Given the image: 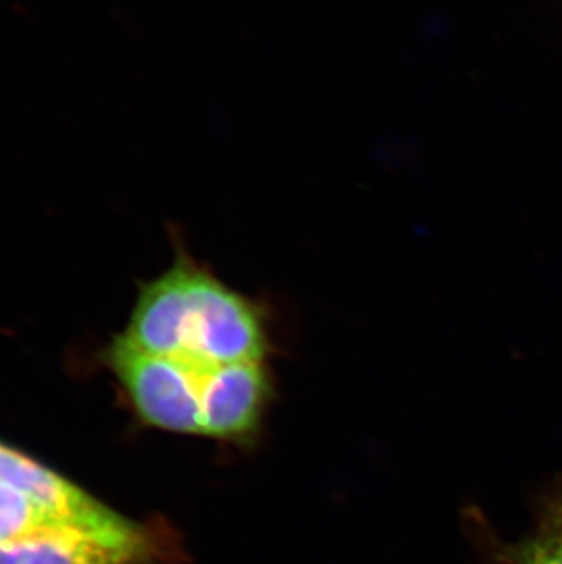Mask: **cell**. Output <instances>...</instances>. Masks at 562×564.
<instances>
[{"instance_id":"cell-7","label":"cell","mask_w":562,"mask_h":564,"mask_svg":"<svg viewBox=\"0 0 562 564\" xmlns=\"http://www.w3.org/2000/svg\"><path fill=\"white\" fill-rule=\"evenodd\" d=\"M509 564H562V501L548 506L539 527L509 554Z\"/></svg>"},{"instance_id":"cell-6","label":"cell","mask_w":562,"mask_h":564,"mask_svg":"<svg viewBox=\"0 0 562 564\" xmlns=\"http://www.w3.org/2000/svg\"><path fill=\"white\" fill-rule=\"evenodd\" d=\"M79 528L52 516L21 491L0 482V544L15 543L39 533Z\"/></svg>"},{"instance_id":"cell-5","label":"cell","mask_w":562,"mask_h":564,"mask_svg":"<svg viewBox=\"0 0 562 564\" xmlns=\"http://www.w3.org/2000/svg\"><path fill=\"white\" fill-rule=\"evenodd\" d=\"M0 482L15 488L43 510L74 527L117 530L132 524L96 497L4 444H0Z\"/></svg>"},{"instance_id":"cell-1","label":"cell","mask_w":562,"mask_h":564,"mask_svg":"<svg viewBox=\"0 0 562 564\" xmlns=\"http://www.w3.org/2000/svg\"><path fill=\"white\" fill-rule=\"evenodd\" d=\"M122 335L143 351L202 369L266 362L269 352L258 307L188 258L141 289Z\"/></svg>"},{"instance_id":"cell-2","label":"cell","mask_w":562,"mask_h":564,"mask_svg":"<svg viewBox=\"0 0 562 564\" xmlns=\"http://www.w3.org/2000/svg\"><path fill=\"white\" fill-rule=\"evenodd\" d=\"M107 360L147 424L183 435H203L202 368L143 351L125 335L108 347Z\"/></svg>"},{"instance_id":"cell-4","label":"cell","mask_w":562,"mask_h":564,"mask_svg":"<svg viewBox=\"0 0 562 564\" xmlns=\"http://www.w3.org/2000/svg\"><path fill=\"white\" fill-rule=\"evenodd\" d=\"M271 397L266 362H239L203 369V435L244 441L258 432Z\"/></svg>"},{"instance_id":"cell-3","label":"cell","mask_w":562,"mask_h":564,"mask_svg":"<svg viewBox=\"0 0 562 564\" xmlns=\"http://www.w3.org/2000/svg\"><path fill=\"white\" fill-rule=\"evenodd\" d=\"M154 530L64 528L0 544V564H154L165 554Z\"/></svg>"}]
</instances>
